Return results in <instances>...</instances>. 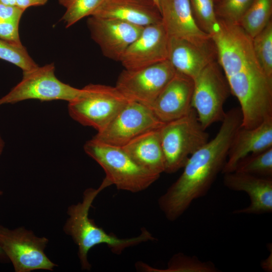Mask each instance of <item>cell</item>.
<instances>
[{
	"mask_svg": "<svg viewBox=\"0 0 272 272\" xmlns=\"http://www.w3.org/2000/svg\"><path fill=\"white\" fill-rule=\"evenodd\" d=\"M137 270L142 271L159 272H215L218 269L211 261H201L194 256H189L182 253L174 254L168 263L166 268H153L142 261L135 263Z\"/></svg>",
	"mask_w": 272,
	"mask_h": 272,
	"instance_id": "44dd1931",
	"label": "cell"
},
{
	"mask_svg": "<svg viewBox=\"0 0 272 272\" xmlns=\"http://www.w3.org/2000/svg\"><path fill=\"white\" fill-rule=\"evenodd\" d=\"M211 47H203L182 39L168 37L167 60L175 71L193 80L214 60Z\"/></svg>",
	"mask_w": 272,
	"mask_h": 272,
	"instance_id": "d6986e66",
	"label": "cell"
},
{
	"mask_svg": "<svg viewBox=\"0 0 272 272\" xmlns=\"http://www.w3.org/2000/svg\"><path fill=\"white\" fill-rule=\"evenodd\" d=\"M162 23L168 37L211 47V36L198 25L189 0H159Z\"/></svg>",
	"mask_w": 272,
	"mask_h": 272,
	"instance_id": "5bb4252c",
	"label": "cell"
},
{
	"mask_svg": "<svg viewBox=\"0 0 272 272\" xmlns=\"http://www.w3.org/2000/svg\"><path fill=\"white\" fill-rule=\"evenodd\" d=\"M16 0H0V3L8 6H16Z\"/></svg>",
	"mask_w": 272,
	"mask_h": 272,
	"instance_id": "d6a6232c",
	"label": "cell"
},
{
	"mask_svg": "<svg viewBox=\"0 0 272 272\" xmlns=\"http://www.w3.org/2000/svg\"><path fill=\"white\" fill-rule=\"evenodd\" d=\"M193 90V79L176 71L149 107L163 123L176 120L192 109Z\"/></svg>",
	"mask_w": 272,
	"mask_h": 272,
	"instance_id": "9a60e30c",
	"label": "cell"
},
{
	"mask_svg": "<svg viewBox=\"0 0 272 272\" xmlns=\"http://www.w3.org/2000/svg\"><path fill=\"white\" fill-rule=\"evenodd\" d=\"M272 147V118L252 128L241 126L232 139L227 158L221 172H234L238 163L247 156Z\"/></svg>",
	"mask_w": 272,
	"mask_h": 272,
	"instance_id": "e0dca14e",
	"label": "cell"
},
{
	"mask_svg": "<svg viewBox=\"0 0 272 272\" xmlns=\"http://www.w3.org/2000/svg\"><path fill=\"white\" fill-rule=\"evenodd\" d=\"M191 106L206 129L222 121L226 112L224 105L230 90L222 69L215 60L209 63L193 80Z\"/></svg>",
	"mask_w": 272,
	"mask_h": 272,
	"instance_id": "ba28073f",
	"label": "cell"
},
{
	"mask_svg": "<svg viewBox=\"0 0 272 272\" xmlns=\"http://www.w3.org/2000/svg\"><path fill=\"white\" fill-rule=\"evenodd\" d=\"M5 147V142L0 134V156L2 155Z\"/></svg>",
	"mask_w": 272,
	"mask_h": 272,
	"instance_id": "e575fe53",
	"label": "cell"
},
{
	"mask_svg": "<svg viewBox=\"0 0 272 272\" xmlns=\"http://www.w3.org/2000/svg\"><path fill=\"white\" fill-rule=\"evenodd\" d=\"M217 1H218L219 2L221 0H217Z\"/></svg>",
	"mask_w": 272,
	"mask_h": 272,
	"instance_id": "74e56055",
	"label": "cell"
},
{
	"mask_svg": "<svg viewBox=\"0 0 272 272\" xmlns=\"http://www.w3.org/2000/svg\"><path fill=\"white\" fill-rule=\"evenodd\" d=\"M224 184L230 190L244 191L249 197L247 207L236 210L235 214H262L272 212V178L232 172L224 174Z\"/></svg>",
	"mask_w": 272,
	"mask_h": 272,
	"instance_id": "2e32d148",
	"label": "cell"
},
{
	"mask_svg": "<svg viewBox=\"0 0 272 272\" xmlns=\"http://www.w3.org/2000/svg\"><path fill=\"white\" fill-rule=\"evenodd\" d=\"M65 8L61 19L65 26H72L82 19L89 17L105 0H57Z\"/></svg>",
	"mask_w": 272,
	"mask_h": 272,
	"instance_id": "d4e9b609",
	"label": "cell"
},
{
	"mask_svg": "<svg viewBox=\"0 0 272 272\" xmlns=\"http://www.w3.org/2000/svg\"><path fill=\"white\" fill-rule=\"evenodd\" d=\"M0 59L16 65L23 72L31 70L38 66L23 45L13 44L1 39Z\"/></svg>",
	"mask_w": 272,
	"mask_h": 272,
	"instance_id": "4316f807",
	"label": "cell"
},
{
	"mask_svg": "<svg viewBox=\"0 0 272 272\" xmlns=\"http://www.w3.org/2000/svg\"><path fill=\"white\" fill-rule=\"evenodd\" d=\"M271 259L272 257L271 253L269 256L261 263V267L263 269L267 271H271Z\"/></svg>",
	"mask_w": 272,
	"mask_h": 272,
	"instance_id": "1f68e13d",
	"label": "cell"
},
{
	"mask_svg": "<svg viewBox=\"0 0 272 272\" xmlns=\"http://www.w3.org/2000/svg\"><path fill=\"white\" fill-rule=\"evenodd\" d=\"M175 73L168 60L139 70L124 69L115 87L129 100L150 107Z\"/></svg>",
	"mask_w": 272,
	"mask_h": 272,
	"instance_id": "8fae6325",
	"label": "cell"
},
{
	"mask_svg": "<svg viewBox=\"0 0 272 272\" xmlns=\"http://www.w3.org/2000/svg\"><path fill=\"white\" fill-rule=\"evenodd\" d=\"M234 171L272 177V147L243 158L237 164Z\"/></svg>",
	"mask_w": 272,
	"mask_h": 272,
	"instance_id": "603a6c76",
	"label": "cell"
},
{
	"mask_svg": "<svg viewBox=\"0 0 272 272\" xmlns=\"http://www.w3.org/2000/svg\"><path fill=\"white\" fill-rule=\"evenodd\" d=\"M168 40L162 22L145 26L119 61L125 70H137L167 60Z\"/></svg>",
	"mask_w": 272,
	"mask_h": 272,
	"instance_id": "4fadbf2b",
	"label": "cell"
},
{
	"mask_svg": "<svg viewBox=\"0 0 272 272\" xmlns=\"http://www.w3.org/2000/svg\"><path fill=\"white\" fill-rule=\"evenodd\" d=\"M155 3H156V4L157 5V6L158 7L159 9V0H153ZM159 10H160V9H159Z\"/></svg>",
	"mask_w": 272,
	"mask_h": 272,
	"instance_id": "d590c367",
	"label": "cell"
},
{
	"mask_svg": "<svg viewBox=\"0 0 272 272\" xmlns=\"http://www.w3.org/2000/svg\"><path fill=\"white\" fill-rule=\"evenodd\" d=\"M85 153L102 168L104 179L118 190L143 191L159 178L138 165L121 147L106 145L93 138L84 145Z\"/></svg>",
	"mask_w": 272,
	"mask_h": 272,
	"instance_id": "277c9868",
	"label": "cell"
},
{
	"mask_svg": "<svg viewBox=\"0 0 272 272\" xmlns=\"http://www.w3.org/2000/svg\"><path fill=\"white\" fill-rule=\"evenodd\" d=\"M253 0H221L215 9L219 19L239 25Z\"/></svg>",
	"mask_w": 272,
	"mask_h": 272,
	"instance_id": "83f0119b",
	"label": "cell"
},
{
	"mask_svg": "<svg viewBox=\"0 0 272 272\" xmlns=\"http://www.w3.org/2000/svg\"><path fill=\"white\" fill-rule=\"evenodd\" d=\"M87 24L92 39L103 55L118 61L144 27L116 19L92 16L88 18Z\"/></svg>",
	"mask_w": 272,
	"mask_h": 272,
	"instance_id": "7c38bea8",
	"label": "cell"
},
{
	"mask_svg": "<svg viewBox=\"0 0 272 272\" xmlns=\"http://www.w3.org/2000/svg\"><path fill=\"white\" fill-rule=\"evenodd\" d=\"M165 159V171L174 173L182 168L189 156L209 141L195 110L181 118L165 123L159 129Z\"/></svg>",
	"mask_w": 272,
	"mask_h": 272,
	"instance_id": "5b68a950",
	"label": "cell"
},
{
	"mask_svg": "<svg viewBox=\"0 0 272 272\" xmlns=\"http://www.w3.org/2000/svg\"><path fill=\"white\" fill-rule=\"evenodd\" d=\"M211 37L230 92L240 104L241 126L254 128L272 118V78L256 59L252 38L240 25L220 19Z\"/></svg>",
	"mask_w": 272,
	"mask_h": 272,
	"instance_id": "6da1fadb",
	"label": "cell"
},
{
	"mask_svg": "<svg viewBox=\"0 0 272 272\" xmlns=\"http://www.w3.org/2000/svg\"><path fill=\"white\" fill-rule=\"evenodd\" d=\"M189 1L198 25L204 32L211 36L219 26V19L216 14L214 0Z\"/></svg>",
	"mask_w": 272,
	"mask_h": 272,
	"instance_id": "484cf974",
	"label": "cell"
},
{
	"mask_svg": "<svg viewBox=\"0 0 272 272\" xmlns=\"http://www.w3.org/2000/svg\"><path fill=\"white\" fill-rule=\"evenodd\" d=\"M48 0H16V6L25 11L31 7L44 5Z\"/></svg>",
	"mask_w": 272,
	"mask_h": 272,
	"instance_id": "4dcf8cb0",
	"label": "cell"
},
{
	"mask_svg": "<svg viewBox=\"0 0 272 272\" xmlns=\"http://www.w3.org/2000/svg\"><path fill=\"white\" fill-rule=\"evenodd\" d=\"M160 128L143 133L121 147L138 165L159 176L165 171Z\"/></svg>",
	"mask_w": 272,
	"mask_h": 272,
	"instance_id": "ffe728a7",
	"label": "cell"
},
{
	"mask_svg": "<svg viewBox=\"0 0 272 272\" xmlns=\"http://www.w3.org/2000/svg\"><path fill=\"white\" fill-rule=\"evenodd\" d=\"M164 124L150 107L130 100L111 122L92 138L106 145L122 147L141 134L159 129Z\"/></svg>",
	"mask_w": 272,
	"mask_h": 272,
	"instance_id": "30bf717a",
	"label": "cell"
},
{
	"mask_svg": "<svg viewBox=\"0 0 272 272\" xmlns=\"http://www.w3.org/2000/svg\"><path fill=\"white\" fill-rule=\"evenodd\" d=\"M19 22L0 19V39L10 43L22 45L19 33Z\"/></svg>",
	"mask_w": 272,
	"mask_h": 272,
	"instance_id": "f1b7e54d",
	"label": "cell"
},
{
	"mask_svg": "<svg viewBox=\"0 0 272 272\" xmlns=\"http://www.w3.org/2000/svg\"><path fill=\"white\" fill-rule=\"evenodd\" d=\"M92 16L142 27L162 22L159 9L153 0H105Z\"/></svg>",
	"mask_w": 272,
	"mask_h": 272,
	"instance_id": "ac0fdd59",
	"label": "cell"
},
{
	"mask_svg": "<svg viewBox=\"0 0 272 272\" xmlns=\"http://www.w3.org/2000/svg\"><path fill=\"white\" fill-rule=\"evenodd\" d=\"M241 123L240 108L226 112L215 138L189 156L181 175L158 199L160 209L168 220H176L193 200L207 194L222 171L233 137Z\"/></svg>",
	"mask_w": 272,
	"mask_h": 272,
	"instance_id": "7a4b0ae2",
	"label": "cell"
},
{
	"mask_svg": "<svg viewBox=\"0 0 272 272\" xmlns=\"http://www.w3.org/2000/svg\"><path fill=\"white\" fill-rule=\"evenodd\" d=\"M81 95L68 102L70 117L82 125L103 130L129 100L114 86L90 84Z\"/></svg>",
	"mask_w": 272,
	"mask_h": 272,
	"instance_id": "8992f818",
	"label": "cell"
},
{
	"mask_svg": "<svg viewBox=\"0 0 272 272\" xmlns=\"http://www.w3.org/2000/svg\"><path fill=\"white\" fill-rule=\"evenodd\" d=\"M24 11L16 6L4 5L0 3V19L19 22Z\"/></svg>",
	"mask_w": 272,
	"mask_h": 272,
	"instance_id": "f546056e",
	"label": "cell"
},
{
	"mask_svg": "<svg viewBox=\"0 0 272 272\" xmlns=\"http://www.w3.org/2000/svg\"><path fill=\"white\" fill-rule=\"evenodd\" d=\"M108 185L102 181L96 189L89 188L83 193L81 201L70 206L67 210L69 216L63 230L65 234L71 237L78 248V255L82 270H89L91 268L88 254L94 246L106 244L114 254H120L125 249L136 246L156 238L146 228L141 229L137 236L119 238L106 233L98 226L93 220L89 218V212L92 204L97 195Z\"/></svg>",
	"mask_w": 272,
	"mask_h": 272,
	"instance_id": "3957f363",
	"label": "cell"
},
{
	"mask_svg": "<svg viewBox=\"0 0 272 272\" xmlns=\"http://www.w3.org/2000/svg\"><path fill=\"white\" fill-rule=\"evenodd\" d=\"M255 56L265 73L272 78V22L252 38Z\"/></svg>",
	"mask_w": 272,
	"mask_h": 272,
	"instance_id": "cb8c5ba5",
	"label": "cell"
},
{
	"mask_svg": "<svg viewBox=\"0 0 272 272\" xmlns=\"http://www.w3.org/2000/svg\"><path fill=\"white\" fill-rule=\"evenodd\" d=\"M78 89L60 81L55 75L53 63L23 72L22 80L0 98V106L24 100H64L70 102L80 96Z\"/></svg>",
	"mask_w": 272,
	"mask_h": 272,
	"instance_id": "52a82bcc",
	"label": "cell"
},
{
	"mask_svg": "<svg viewBox=\"0 0 272 272\" xmlns=\"http://www.w3.org/2000/svg\"><path fill=\"white\" fill-rule=\"evenodd\" d=\"M3 192L0 190V196H1L2 195H3Z\"/></svg>",
	"mask_w": 272,
	"mask_h": 272,
	"instance_id": "8d00e7d4",
	"label": "cell"
},
{
	"mask_svg": "<svg viewBox=\"0 0 272 272\" xmlns=\"http://www.w3.org/2000/svg\"><path fill=\"white\" fill-rule=\"evenodd\" d=\"M6 260H9L5 254L4 252L0 247V261H6Z\"/></svg>",
	"mask_w": 272,
	"mask_h": 272,
	"instance_id": "836d02e7",
	"label": "cell"
},
{
	"mask_svg": "<svg viewBox=\"0 0 272 272\" xmlns=\"http://www.w3.org/2000/svg\"><path fill=\"white\" fill-rule=\"evenodd\" d=\"M271 14L272 0H253L239 25L253 38L271 21Z\"/></svg>",
	"mask_w": 272,
	"mask_h": 272,
	"instance_id": "7402d4cb",
	"label": "cell"
},
{
	"mask_svg": "<svg viewBox=\"0 0 272 272\" xmlns=\"http://www.w3.org/2000/svg\"><path fill=\"white\" fill-rule=\"evenodd\" d=\"M48 243L47 238L38 237L24 227L9 229L0 225V247L16 272L53 270L57 265L45 253Z\"/></svg>",
	"mask_w": 272,
	"mask_h": 272,
	"instance_id": "9c48e42d",
	"label": "cell"
}]
</instances>
